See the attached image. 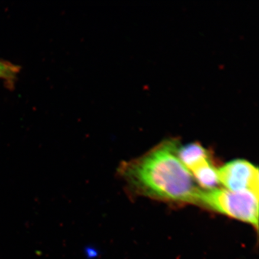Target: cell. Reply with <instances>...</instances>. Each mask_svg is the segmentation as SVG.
Here are the masks:
<instances>
[{
    "instance_id": "8992f818",
    "label": "cell",
    "mask_w": 259,
    "mask_h": 259,
    "mask_svg": "<svg viewBox=\"0 0 259 259\" xmlns=\"http://www.w3.org/2000/svg\"><path fill=\"white\" fill-rule=\"evenodd\" d=\"M20 68L16 65L0 60V78L14 80Z\"/></svg>"
},
{
    "instance_id": "277c9868",
    "label": "cell",
    "mask_w": 259,
    "mask_h": 259,
    "mask_svg": "<svg viewBox=\"0 0 259 259\" xmlns=\"http://www.w3.org/2000/svg\"><path fill=\"white\" fill-rule=\"evenodd\" d=\"M177 155L181 163L190 171L212 161L209 151L197 142L183 146L180 144L177 149Z\"/></svg>"
},
{
    "instance_id": "6da1fadb",
    "label": "cell",
    "mask_w": 259,
    "mask_h": 259,
    "mask_svg": "<svg viewBox=\"0 0 259 259\" xmlns=\"http://www.w3.org/2000/svg\"><path fill=\"white\" fill-rule=\"evenodd\" d=\"M178 139H167L141 156L121 163L116 176L136 196L196 205L200 188L177 155Z\"/></svg>"
},
{
    "instance_id": "5b68a950",
    "label": "cell",
    "mask_w": 259,
    "mask_h": 259,
    "mask_svg": "<svg viewBox=\"0 0 259 259\" xmlns=\"http://www.w3.org/2000/svg\"><path fill=\"white\" fill-rule=\"evenodd\" d=\"M197 186L203 190L216 189L219 185L218 169L212 161L201 165L190 171Z\"/></svg>"
},
{
    "instance_id": "3957f363",
    "label": "cell",
    "mask_w": 259,
    "mask_h": 259,
    "mask_svg": "<svg viewBox=\"0 0 259 259\" xmlns=\"http://www.w3.org/2000/svg\"><path fill=\"white\" fill-rule=\"evenodd\" d=\"M220 184L232 192L250 191L258 194V169L244 159L229 162L218 169Z\"/></svg>"
},
{
    "instance_id": "7a4b0ae2",
    "label": "cell",
    "mask_w": 259,
    "mask_h": 259,
    "mask_svg": "<svg viewBox=\"0 0 259 259\" xmlns=\"http://www.w3.org/2000/svg\"><path fill=\"white\" fill-rule=\"evenodd\" d=\"M196 205L247 223L258 231V194L250 191L232 192L218 187L201 189Z\"/></svg>"
}]
</instances>
